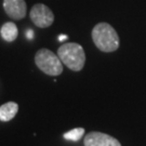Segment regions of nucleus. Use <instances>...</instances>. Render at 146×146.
I'll use <instances>...</instances> for the list:
<instances>
[{
    "label": "nucleus",
    "mask_w": 146,
    "mask_h": 146,
    "mask_svg": "<svg viewBox=\"0 0 146 146\" xmlns=\"http://www.w3.org/2000/svg\"><path fill=\"white\" fill-rule=\"evenodd\" d=\"M29 16L33 23L39 28L50 27L54 22V14L46 5L37 3L31 8Z\"/></svg>",
    "instance_id": "4"
},
{
    "label": "nucleus",
    "mask_w": 146,
    "mask_h": 146,
    "mask_svg": "<svg viewBox=\"0 0 146 146\" xmlns=\"http://www.w3.org/2000/svg\"><path fill=\"white\" fill-rule=\"evenodd\" d=\"M67 39V36L66 35H61L58 36V41H63V40H66Z\"/></svg>",
    "instance_id": "11"
},
{
    "label": "nucleus",
    "mask_w": 146,
    "mask_h": 146,
    "mask_svg": "<svg viewBox=\"0 0 146 146\" xmlns=\"http://www.w3.org/2000/svg\"><path fill=\"white\" fill-rule=\"evenodd\" d=\"M26 36H27V38H28L29 40H31V39L34 38V31H31V29H29V31H27Z\"/></svg>",
    "instance_id": "10"
},
{
    "label": "nucleus",
    "mask_w": 146,
    "mask_h": 146,
    "mask_svg": "<svg viewBox=\"0 0 146 146\" xmlns=\"http://www.w3.org/2000/svg\"><path fill=\"white\" fill-rule=\"evenodd\" d=\"M3 9L13 20H22L27 13L25 0H3Z\"/></svg>",
    "instance_id": "6"
},
{
    "label": "nucleus",
    "mask_w": 146,
    "mask_h": 146,
    "mask_svg": "<svg viewBox=\"0 0 146 146\" xmlns=\"http://www.w3.org/2000/svg\"><path fill=\"white\" fill-rule=\"evenodd\" d=\"M35 64L42 73L49 76H58L63 73V63L58 55L49 49H40L35 55Z\"/></svg>",
    "instance_id": "3"
},
{
    "label": "nucleus",
    "mask_w": 146,
    "mask_h": 146,
    "mask_svg": "<svg viewBox=\"0 0 146 146\" xmlns=\"http://www.w3.org/2000/svg\"><path fill=\"white\" fill-rule=\"evenodd\" d=\"M84 146H121V144L117 139L108 134L90 132L84 137Z\"/></svg>",
    "instance_id": "5"
},
{
    "label": "nucleus",
    "mask_w": 146,
    "mask_h": 146,
    "mask_svg": "<svg viewBox=\"0 0 146 146\" xmlns=\"http://www.w3.org/2000/svg\"><path fill=\"white\" fill-rule=\"evenodd\" d=\"M19 111V105L15 102H8L0 106V120L10 121L13 119Z\"/></svg>",
    "instance_id": "7"
},
{
    "label": "nucleus",
    "mask_w": 146,
    "mask_h": 146,
    "mask_svg": "<svg viewBox=\"0 0 146 146\" xmlns=\"http://www.w3.org/2000/svg\"><path fill=\"white\" fill-rule=\"evenodd\" d=\"M92 40L102 52H114L119 48V36L108 23H99L93 27Z\"/></svg>",
    "instance_id": "1"
},
{
    "label": "nucleus",
    "mask_w": 146,
    "mask_h": 146,
    "mask_svg": "<svg viewBox=\"0 0 146 146\" xmlns=\"http://www.w3.org/2000/svg\"><path fill=\"white\" fill-rule=\"evenodd\" d=\"M0 34H1V37H2L3 40H5L7 42H12L17 38L19 29H17V27L14 23L7 22L1 27Z\"/></svg>",
    "instance_id": "8"
},
{
    "label": "nucleus",
    "mask_w": 146,
    "mask_h": 146,
    "mask_svg": "<svg viewBox=\"0 0 146 146\" xmlns=\"http://www.w3.org/2000/svg\"><path fill=\"white\" fill-rule=\"evenodd\" d=\"M58 55L62 63L73 72H80L86 63V53L84 48L78 43H64L58 50Z\"/></svg>",
    "instance_id": "2"
},
{
    "label": "nucleus",
    "mask_w": 146,
    "mask_h": 146,
    "mask_svg": "<svg viewBox=\"0 0 146 146\" xmlns=\"http://www.w3.org/2000/svg\"><path fill=\"white\" fill-rule=\"evenodd\" d=\"M84 128H76V129H73V130L64 133V134H63V137L66 139V140H69V141L77 142L84 136Z\"/></svg>",
    "instance_id": "9"
}]
</instances>
